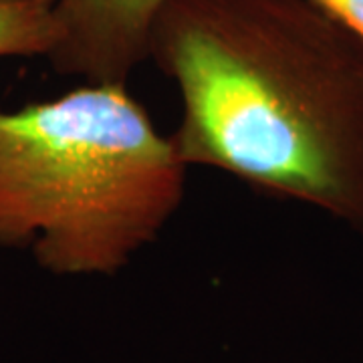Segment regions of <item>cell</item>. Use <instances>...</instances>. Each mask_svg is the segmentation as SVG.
I'll return each mask as SVG.
<instances>
[{
    "label": "cell",
    "instance_id": "3957f363",
    "mask_svg": "<svg viewBox=\"0 0 363 363\" xmlns=\"http://www.w3.org/2000/svg\"><path fill=\"white\" fill-rule=\"evenodd\" d=\"M166 0H57L59 37L47 57L59 75L128 83L147 61L150 30Z\"/></svg>",
    "mask_w": 363,
    "mask_h": 363
},
{
    "label": "cell",
    "instance_id": "277c9868",
    "mask_svg": "<svg viewBox=\"0 0 363 363\" xmlns=\"http://www.w3.org/2000/svg\"><path fill=\"white\" fill-rule=\"evenodd\" d=\"M57 37V0H0V59H47Z\"/></svg>",
    "mask_w": 363,
    "mask_h": 363
},
{
    "label": "cell",
    "instance_id": "7a4b0ae2",
    "mask_svg": "<svg viewBox=\"0 0 363 363\" xmlns=\"http://www.w3.org/2000/svg\"><path fill=\"white\" fill-rule=\"evenodd\" d=\"M188 169L128 83L0 109V247L57 277H116L176 216Z\"/></svg>",
    "mask_w": 363,
    "mask_h": 363
},
{
    "label": "cell",
    "instance_id": "5b68a950",
    "mask_svg": "<svg viewBox=\"0 0 363 363\" xmlns=\"http://www.w3.org/2000/svg\"><path fill=\"white\" fill-rule=\"evenodd\" d=\"M321 11L363 40V0H311Z\"/></svg>",
    "mask_w": 363,
    "mask_h": 363
},
{
    "label": "cell",
    "instance_id": "6da1fadb",
    "mask_svg": "<svg viewBox=\"0 0 363 363\" xmlns=\"http://www.w3.org/2000/svg\"><path fill=\"white\" fill-rule=\"evenodd\" d=\"M147 61L174 81L188 168L363 234V40L311 0H166Z\"/></svg>",
    "mask_w": 363,
    "mask_h": 363
}]
</instances>
